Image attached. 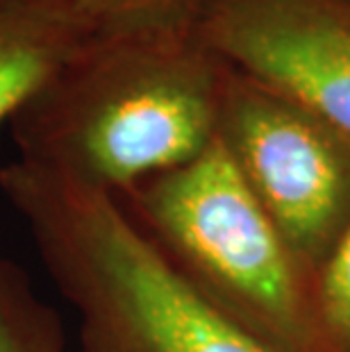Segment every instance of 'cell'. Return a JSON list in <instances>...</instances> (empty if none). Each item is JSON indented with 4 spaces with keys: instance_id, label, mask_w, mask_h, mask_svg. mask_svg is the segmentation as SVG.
Listing matches in <instances>:
<instances>
[{
    "instance_id": "obj_1",
    "label": "cell",
    "mask_w": 350,
    "mask_h": 352,
    "mask_svg": "<svg viewBox=\"0 0 350 352\" xmlns=\"http://www.w3.org/2000/svg\"><path fill=\"white\" fill-rule=\"evenodd\" d=\"M226 76L191 28L80 39L7 123L17 160L123 198L216 144Z\"/></svg>"
},
{
    "instance_id": "obj_2",
    "label": "cell",
    "mask_w": 350,
    "mask_h": 352,
    "mask_svg": "<svg viewBox=\"0 0 350 352\" xmlns=\"http://www.w3.org/2000/svg\"><path fill=\"white\" fill-rule=\"evenodd\" d=\"M0 193L78 318L80 352H271L200 298L114 196L14 160Z\"/></svg>"
},
{
    "instance_id": "obj_3",
    "label": "cell",
    "mask_w": 350,
    "mask_h": 352,
    "mask_svg": "<svg viewBox=\"0 0 350 352\" xmlns=\"http://www.w3.org/2000/svg\"><path fill=\"white\" fill-rule=\"evenodd\" d=\"M171 268L271 352H316L309 280L216 144L116 198Z\"/></svg>"
},
{
    "instance_id": "obj_4",
    "label": "cell",
    "mask_w": 350,
    "mask_h": 352,
    "mask_svg": "<svg viewBox=\"0 0 350 352\" xmlns=\"http://www.w3.org/2000/svg\"><path fill=\"white\" fill-rule=\"evenodd\" d=\"M216 141L311 284L350 230V139L228 66Z\"/></svg>"
},
{
    "instance_id": "obj_5",
    "label": "cell",
    "mask_w": 350,
    "mask_h": 352,
    "mask_svg": "<svg viewBox=\"0 0 350 352\" xmlns=\"http://www.w3.org/2000/svg\"><path fill=\"white\" fill-rule=\"evenodd\" d=\"M189 28L234 71L350 139V0H193Z\"/></svg>"
},
{
    "instance_id": "obj_6",
    "label": "cell",
    "mask_w": 350,
    "mask_h": 352,
    "mask_svg": "<svg viewBox=\"0 0 350 352\" xmlns=\"http://www.w3.org/2000/svg\"><path fill=\"white\" fill-rule=\"evenodd\" d=\"M80 39L39 0H0V125L12 121Z\"/></svg>"
},
{
    "instance_id": "obj_7",
    "label": "cell",
    "mask_w": 350,
    "mask_h": 352,
    "mask_svg": "<svg viewBox=\"0 0 350 352\" xmlns=\"http://www.w3.org/2000/svg\"><path fill=\"white\" fill-rule=\"evenodd\" d=\"M80 36L189 28L193 0H39Z\"/></svg>"
},
{
    "instance_id": "obj_8",
    "label": "cell",
    "mask_w": 350,
    "mask_h": 352,
    "mask_svg": "<svg viewBox=\"0 0 350 352\" xmlns=\"http://www.w3.org/2000/svg\"><path fill=\"white\" fill-rule=\"evenodd\" d=\"M0 352H66L57 311L19 264L0 252Z\"/></svg>"
},
{
    "instance_id": "obj_9",
    "label": "cell",
    "mask_w": 350,
    "mask_h": 352,
    "mask_svg": "<svg viewBox=\"0 0 350 352\" xmlns=\"http://www.w3.org/2000/svg\"><path fill=\"white\" fill-rule=\"evenodd\" d=\"M309 289L316 352H350V230Z\"/></svg>"
}]
</instances>
